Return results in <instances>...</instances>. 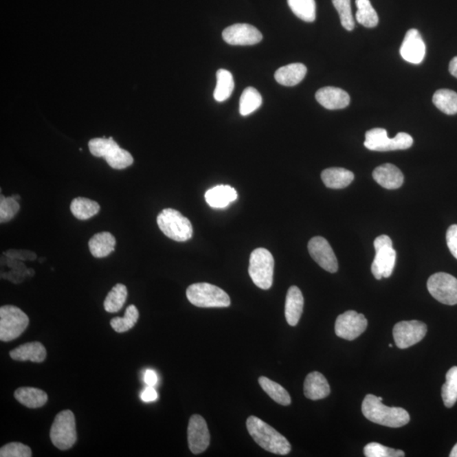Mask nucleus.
<instances>
[{
    "label": "nucleus",
    "mask_w": 457,
    "mask_h": 457,
    "mask_svg": "<svg viewBox=\"0 0 457 457\" xmlns=\"http://www.w3.org/2000/svg\"><path fill=\"white\" fill-rule=\"evenodd\" d=\"M158 397V393L153 386H148L141 394L142 400L145 402L155 401Z\"/></svg>",
    "instance_id": "c03bdc74"
},
{
    "label": "nucleus",
    "mask_w": 457,
    "mask_h": 457,
    "mask_svg": "<svg viewBox=\"0 0 457 457\" xmlns=\"http://www.w3.org/2000/svg\"><path fill=\"white\" fill-rule=\"evenodd\" d=\"M71 211L76 219L80 221H87L98 214V212L100 211V206L93 200L86 199V197H76L71 202Z\"/></svg>",
    "instance_id": "bb28decb"
},
{
    "label": "nucleus",
    "mask_w": 457,
    "mask_h": 457,
    "mask_svg": "<svg viewBox=\"0 0 457 457\" xmlns=\"http://www.w3.org/2000/svg\"><path fill=\"white\" fill-rule=\"evenodd\" d=\"M427 290L434 299L445 305L457 304V279L451 274L436 273L430 277Z\"/></svg>",
    "instance_id": "9d476101"
},
{
    "label": "nucleus",
    "mask_w": 457,
    "mask_h": 457,
    "mask_svg": "<svg viewBox=\"0 0 457 457\" xmlns=\"http://www.w3.org/2000/svg\"><path fill=\"white\" fill-rule=\"evenodd\" d=\"M116 240L109 232H100L94 235L89 241V250L95 258L107 257L115 251Z\"/></svg>",
    "instance_id": "393cba45"
},
{
    "label": "nucleus",
    "mask_w": 457,
    "mask_h": 457,
    "mask_svg": "<svg viewBox=\"0 0 457 457\" xmlns=\"http://www.w3.org/2000/svg\"><path fill=\"white\" fill-rule=\"evenodd\" d=\"M51 441L56 447L65 451L75 445L78 440L74 413L62 411L56 416L50 430Z\"/></svg>",
    "instance_id": "0eeeda50"
},
{
    "label": "nucleus",
    "mask_w": 457,
    "mask_h": 457,
    "mask_svg": "<svg viewBox=\"0 0 457 457\" xmlns=\"http://www.w3.org/2000/svg\"><path fill=\"white\" fill-rule=\"evenodd\" d=\"M144 381L148 386H155L158 383V376L155 371L148 369L145 372Z\"/></svg>",
    "instance_id": "a18cd8bd"
},
{
    "label": "nucleus",
    "mask_w": 457,
    "mask_h": 457,
    "mask_svg": "<svg viewBox=\"0 0 457 457\" xmlns=\"http://www.w3.org/2000/svg\"><path fill=\"white\" fill-rule=\"evenodd\" d=\"M433 103L446 115L457 114V93L454 91L441 89L435 91Z\"/></svg>",
    "instance_id": "c756f323"
},
{
    "label": "nucleus",
    "mask_w": 457,
    "mask_h": 457,
    "mask_svg": "<svg viewBox=\"0 0 457 457\" xmlns=\"http://www.w3.org/2000/svg\"><path fill=\"white\" fill-rule=\"evenodd\" d=\"M247 429L256 443L265 451L282 456L291 452V445L287 438L257 416L247 419Z\"/></svg>",
    "instance_id": "f03ea898"
},
{
    "label": "nucleus",
    "mask_w": 457,
    "mask_h": 457,
    "mask_svg": "<svg viewBox=\"0 0 457 457\" xmlns=\"http://www.w3.org/2000/svg\"><path fill=\"white\" fill-rule=\"evenodd\" d=\"M217 83L214 91V100L224 102L232 96L235 82L232 73L227 69H221L216 73Z\"/></svg>",
    "instance_id": "cd10ccee"
},
{
    "label": "nucleus",
    "mask_w": 457,
    "mask_h": 457,
    "mask_svg": "<svg viewBox=\"0 0 457 457\" xmlns=\"http://www.w3.org/2000/svg\"><path fill=\"white\" fill-rule=\"evenodd\" d=\"M316 100L325 109L335 111L342 109L349 105V94L339 87H325L317 91Z\"/></svg>",
    "instance_id": "f3484780"
},
{
    "label": "nucleus",
    "mask_w": 457,
    "mask_h": 457,
    "mask_svg": "<svg viewBox=\"0 0 457 457\" xmlns=\"http://www.w3.org/2000/svg\"><path fill=\"white\" fill-rule=\"evenodd\" d=\"M12 197H14V199H16V200H17V201L21 199L20 196H18V195H14V196H12Z\"/></svg>",
    "instance_id": "09e8293b"
},
{
    "label": "nucleus",
    "mask_w": 457,
    "mask_h": 457,
    "mask_svg": "<svg viewBox=\"0 0 457 457\" xmlns=\"http://www.w3.org/2000/svg\"><path fill=\"white\" fill-rule=\"evenodd\" d=\"M28 324V316L17 306L6 305L0 309V339L2 342H10L19 337Z\"/></svg>",
    "instance_id": "6e6552de"
},
{
    "label": "nucleus",
    "mask_w": 457,
    "mask_h": 457,
    "mask_svg": "<svg viewBox=\"0 0 457 457\" xmlns=\"http://www.w3.org/2000/svg\"><path fill=\"white\" fill-rule=\"evenodd\" d=\"M109 166L115 170H123L133 164V157L125 149L115 144L104 156Z\"/></svg>",
    "instance_id": "473e14b6"
},
{
    "label": "nucleus",
    "mask_w": 457,
    "mask_h": 457,
    "mask_svg": "<svg viewBox=\"0 0 457 457\" xmlns=\"http://www.w3.org/2000/svg\"><path fill=\"white\" fill-rule=\"evenodd\" d=\"M333 5L339 13L342 27L347 31H353L355 27L350 0H332Z\"/></svg>",
    "instance_id": "4c0bfd02"
},
{
    "label": "nucleus",
    "mask_w": 457,
    "mask_h": 457,
    "mask_svg": "<svg viewBox=\"0 0 457 457\" xmlns=\"http://www.w3.org/2000/svg\"><path fill=\"white\" fill-rule=\"evenodd\" d=\"M139 319V312L136 306L130 305L126 310L125 316L116 317L111 321V325L116 332L124 333L135 326Z\"/></svg>",
    "instance_id": "e433bc0d"
},
{
    "label": "nucleus",
    "mask_w": 457,
    "mask_h": 457,
    "mask_svg": "<svg viewBox=\"0 0 457 457\" xmlns=\"http://www.w3.org/2000/svg\"><path fill=\"white\" fill-rule=\"evenodd\" d=\"M222 36L228 45L235 46L254 45L263 40V35L258 29L246 23L230 25L223 31Z\"/></svg>",
    "instance_id": "ddd939ff"
},
{
    "label": "nucleus",
    "mask_w": 457,
    "mask_h": 457,
    "mask_svg": "<svg viewBox=\"0 0 457 457\" xmlns=\"http://www.w3.org/2000/svg\"><path fill=\"white\" fill-rule=\"evenodd\" d=\"M115 144L116 142L112 137L94 138L90 140L89 147L91 155L95 157L104 158V156L107 155L109 149H111Z\"/></svg>",
    "instance_id": "a19ab883"
},
{
    "label": "nucleus",
    "mask_w": 457,
    "mask_h": 457,
    "mask_svg": "<svg viewBox=\"0 0 457 457\" xmlns=\"http://www.w3.org/2000/svg\"><path fill=\"white\" fill-rule=\"evenodd\" d=\"M10 357L16 361H31L34 363H42L46 359L47 352L42 343L35 342L21 345L10 353Z\"/></svg>",
    "instance_id": "4be33fe9"
},
{
    "label": "nucleus",
    "mask_w": 457,
    "mask_h": 457,
    "mask_svg": "<svg viewBox=\"0 0 457 457\" xmlns=\"http://www.w3.org/2000/svg\"><path fill=\"white\" fill-rule=\"evenodd\" d=\"M306 74V67L304 65L294 63L278 69L274 74V78L280 85L293 87L301 82Z\"/></svg>",
    "instance_id": "5701e85b"
},
{
    "label": "nucleus",
    "mask_w": 457,
    "mask_h": 457,
    "mask_svg": "<svg viewBox=\"0 0 457 457\" xmlns=\"http://www.w3.org/2000/svg\"><path fill=\"white\" fill-rule=\"evenodd\" d=\"M157 223L164 235L179 243L192 238L193 228L188 218L173 208H166L157 217Z\"/></svg>",
    "instance_id": "20e7f679"
},
{
    "label": "nucleus",
    "mask_w": 457,
    "mask_h": 457,
    "mask_svg": "<svg viewBox=\"0 0 457 457\" xmlns=\"http://www.w3.org/2000/svg\"><path fill=\"white\" fill-rule=\"evenodd\" d=\"M426 334V324L418 320L401 321L393 328L394 342L401 349L416 345L425 337Z\"/></svg>",
    "instance_id": "9b49d317"
},
{
    "label": "nucleus",
    "mask_w": 457,
    "mask_h": 457,
    "mask_svg": "<svg viewBox=\"0 0 457 457\" xmlns=\"http://www.w3.org/2000/svg\"><path fill=\"white\" fill-rule=\"evenodd\" d=\"M449 71L453 76L457 78V56L453 58L449 62Z\"/></svg>",
    "instance_id": "49530a36"
},
{
    "label": "nucleus",
    "mask_w": 457,
    "mask_h": 457,
    "mask_svg": "<svg viewBox=\"0 0 457 457\" xmlns=\"http://www.w3.org/2000/svg\"><path fill=\"white\" fill-rule=\"evenodd\" d=\"M322 181L328 188L342 189L354 180V174L344 168H328L321 174Z\"/></svg>",
    "instance_id": "b1692460"
},
{
    "label": "nucleus",
    "mask_w": 457,
    "mask_h": 457,
    "mask_svg": "<svg viewBox=\"0 0 457 457\" xmlns=\"http://www.w3.org/2000/svg\"><path fill=\"white\" fill-rule=\"evenodd\" d=\"M357 12L356 19L365 27H375L379 23V16L369 0H356Z\"/></svg>",
    "instance_id": "f704fd0d"
},
{
    "label": "nucleus",
    "mask_w": 457,
    "mask_h": 457,
    "mask_svg": "<svg viewBox=\"0 0 457 457\" xmlns=\"http://www.w3.org/2000/svg\"><path fill=\"white\" fill-rule=\"evenodd\" d=\"M288 5L291 12L299 19L306 23H313L316 19L315 0H287Z\"/></svg>",
    "instance_id": "2f4dec72"
},
{
    "label": "nucleus",
    "mask_w": 457,
    "mask_h": 457,
    "mask_svg": "<svg viewBox=\"0 0 457 457\" xmlns=\"http://www.w3.org/2000/svg\"><path fill=\"white\" fill-rule=\"evenodd\" d=\"M392 346H393L392 344H390L389 347H390V348H391V347H392Z\"/></svg>",
    "instance_id": "8fccbe9b"
},
{
    "label": "nucleus",
    "mask_w": 457,
    "mask_h": 457,
    "mask_svg": "<svg viewBox=\"0 0 457 457\" xmlns=\"http://www.w3.org/2000/svg\"><path fill=\"white\" fill-rule=\"evenodd\" d=\"M446 243L452 254L457 259V225L449 226L446 232Z\"/></svg>",
    "instance_id": "37998d69"
},
{
    "label": "nucleus",
    "mask_w": 457,
    "mask_h": 457,
    "mask_svg": "<svg viewBox=\"0 0 457 457\" xmlns=\"http://www.w3.org/2000/svg\"><path fill=\"white\" fill-rule=\"evenodd\" d=\"M263 98L259 91L252 87H248L241 93L239 111L243 116H247L261 107Z\"/></svg>",
    "instance_id": "7c9ffc66"
},
{
    "label": "nucleus",
    "mask_w": 457,
    "mask_h": 457,
    "mask_svg": "<svg viewBox=\"0 0 457 457\" xmlns=\"http://www.w3.org/2000/svg\"><path fill=\"white\" fill-rule=\"evenodd\" d=\"M14 397L21 404L28 408L43 407L47 401V394L45 391L34 387H21L14 391Z\"/></svg>",
    "instance_id": "a878e982"
},
{
    "label": "nucleus",
    "mask_w": 457,
    "mask_h": 457,
    "mask_svg": "<svg viewBox=\"0 0 457 457\" xmlns=\"http://www.w3.org/2000/svg\"><path fill=\"white\" fill-rule=\"evenodd\" d=\"M372 178L381 186L389 190L400 188L404 182V175L396 166L392 164H385L372 172Z\"/></svg>",
    "instance_id": "a211bd4d"
},
{
    "label": "nucleus",
    "mask_w": 457,
    "mask_h": 457,
    "mask_svg": "<svg viewBox=\"0 0 457 457\" xmlns=\"http://www.w3.org/2000/svg\"><path fill=\"white\" fill-rule=\"evenodd\" d=\"M186 297L199 308H227L229 295L222 289L208 283L192 284L186 290Z\"/></svg>",
    "instance_id": "7ed1b4c3"
},
{
    "label": "nucleus",
    "mask_w": 457,
    "mask_h": 457,
    "mask_svg": "<svg viewBox=\"0 0 457 457\" xmlns=\"http://www.w3.org/2000/svg\"><path fill=\"white\" fill-rule=\"evenodd\" d=\"M364 455L367 457H403L405 452L379 443H370L365 446Z\"/></svg>",
    "instance_id": "58836bf2"
},
{
    "label": "nucleus",
    "mask_w": 457,
    "mask_h": 457,
    "mask_svg": "<svg viewBox=\"0 0 457 457\" xmlns=\"http://www.w3.org/2000/svg\"><path fill=\"white\" fill-rule=\"evenodd\" d=\"M274 259L265 248H257L250 256L249 272L254 283L262 290L271 288L274 280Z\"/></svg>",
    "instance_id": "39448f33"
},
{
    "label": "nucleus",
    "mask_w": 457,
    "mask_h": 457,
    "mask_svg": "<svg viewBox=\"0 0 457 457\" xmlns=\"http://www.w3.org/2000/svg\"><path fill=\"white\" fill-rule=\"evenodd\" d=\"M413 138L405 133H400L394 138H390L387 131L383 128H374L365 135V148L371 151L389 152L405 150L412 147Z\"/></svg>",
    "instance_id": "423d86ee"
},
{
    "label": "nucleus",
    "mask_w": 457,
    "mask_h": 457,
    "mask_svg": "<svg viewBox=\"0 0 457 457\" xmlns=\"http://www.w3.org/2000/svg\"><path fill=\"white\" fill-rule=\"evenodd\" d=\"M367 326L368 320L364 314L350 310L338 316L335 331L338 337L353 341L363 334Z\"/></svg>",
    "instance_id": "f8f14e48"
},
{
    "label": "nucleus",
    "mask_w": 457,
    "mask_h": 457,
    "mask_svg": "<svg viewBox=\"0 0 457 457\" xmlns=\"http://www.w3.org/2000/svg\"><path fill=\"white\" fill-rule=\"evenodd\" d=\"M331 394V387L326 378L320 372H310L304 382V394L310 400L326 398Z\"/></svg>",
    "instance_id": "aec40b11"
},
{
    "label": "nucleus",
    "mask_w": 457,
    "mask_h": 457,
    "mask_svg": "<svg viewBox=\"0 0 457 457\" xmlns=\"http://www.w3.org/2000/svg\"><path fill=\"white\" fill-rule=\"evenodd\" d=\"M259 385L266 394L278 404L289 405L291 403V399L288 391L279 383L272 381L271 379L262 376L258 379Z\"/></svg>",
    "instance_id": "c85d7f7f"
},
{
    "label": "nucleus",
    "mask_w": 457,
    "mask_h": 457,
    "mask_svg": "<svg viewBox=\"0 0 457 457\" xmlns=\"http://www.w3.org/2000/svg\"><path fill=\"white\" fill-rule=\"evenodd\" d=\"M237 192L232 186L219 185L205 193L206 202L211 208H225L237 199Z\"/></svg>",
    "instance_id": "412c9836"
},
{
    "label": "nucleus",
    "mask_w": 457,
    "mask_h": 457,
    "mask_svg": "<svg viewBox=\"0 0 457 457\" xmlns=\"http://www.w3.org/2000/svg\"><path fill=\"white\" fill-rule=\"evenodd\" d=\"M32 456L31 448L18 442L7 444L0 449L1 457H31Z\"/></svg>",
    "instance_id": "79ce46f5"
},
{
    "label": "nucleus",
    "mask_w": 457,
    "mask_h": 457,
    "mask_svg": "<svg viewBox=\"0 0 457 457\" xmlns=\"http://www.w3.org/2000/svg\"><path fill=\"white\" fill-rule=\"evenodd\" d=\"M20 210V204L14 197H5L1 195L0 200V222L6 223L16 216Z\"/></svg>",
    "instance_id": "ea45409f"
},
{
    "label": "nucleus",
    "mask_w": 457,
    "mask_h": 457,
    "mask_svg": "<svg viewBox=\"0 0 457 457\" xmlns=\"http://www.w3.org/2000/svg\"><path fill=\"white\" fill-rule=\"evenodd\" d=\"M445 379L442 386L441 396L445 407L451 408L457 401V367L449 369Z\"/></svg>",
    "instance_id": "c9c22d12"
},
{
    "label": "nucleus",
    "mask_w": 457,
    "mask_h": 457,
    "mask_svg": "<svg viewBox=\"0 0 457 457\" xmlns=\"http://www.w3.org/2000/svg\"><path fill=\"white\" fill-rule=\"evenodd\" d=\"M383 398L369 394L365 397L361 412L365 418L375 423L390 427H401L410 421V416L401 408H390L382 403Z\"/></svg>",
    "instance_id": "f257e3e1"
},
{
    "label": "nucleus",
    "mask_w": 457,
    "mask_h": 457,
    "mask_svg": "<svg viewBox=\"0 0 457 457\" xmlns=\"http://www.w3.org/2000/svg\"><path fill=\"white\" fill-rule=\"evenodd\" d=\"M401 56L409 63H421L426 54V45L420 32L410 29L405 34L400 49Z\"/></svg>",
    "instance_id": "dca6fc26"
},
{
    "label": "nucleus",
    "mask_w": 457,
    "mask_h": 457,
    "mask_svg": "<svg viewBox=\"0 0 457 457\" xmlns=\"http://www.w3.org/2000/svg\"><path fill=\"white\" fill-rule=\"evenodd\" d=\"M189 448L193 454L205 452L210 443V434L205 419L200 415H192L188 430Z\"/></svg>",
    "instance_id": "2eb2a0df"
},
{
    "label": "nucleus",
    "mask_w": 457,
    "mask_h": 457,
    "mask_svg": "<svg viewBox=\"0 0 457 457\" xmlns=\"http://www.w3.org/2000/svg\"><path fill=\"white\" fill-rule=\"evenodd\" d=\"M127 298V288L125 285L117 284L109 292L104 306L106 312L117 313L123 308Z\"/></svg>",
    "instance_id": "72a5a7b5"
},
{
    "label": "nucleus",
    "mask_w": 457,
    "mask_h": 457,
    "mask_svg": "<svg viewBox=\"0 0 457 457\" xmlns=\"http://www.w3.org/2000/svg\"><path fill=\"white\" fill-rule=\"evenodd\" d=\"M304 298L301 290L298 287L289 288L285 306V315L289 325L296 326L298 325L303 312Z\"/></svg>",
    "instance_id": "6ab92c4d"
},
{
    "label": "nucleus",
    "mask_w": 457,
    "mask_h": 457,
    "mask_svg": "<svg viewBox=\"0 0 457 457\" xmlns=\"http://www.w3.org/2000/svg\"><path fill=\"white\" fill-rule=\"evenodd\" d=\"M375 258L371 270L377 280L389 278L393 273L397 260V252L393 249V243L390 236L382 235L375 239Z\"/></svg>",
    "instance_id": "1a4fd4ad"
},
{
    "label": "nucleus",
    "mask_w": 457,
    "mask_h": 457,
    "mask_svg": "<svg viewBox=\"0 0 457 457\" xmlns=\"http://www.w3.org/2000/svg\"><path fill=\"white\" fill-rule=\"evenodd\" d=\"M449 456H451V457H457V443L454 446V447H453L452 451L451 452V454H449Z\"/></svg>",
    "instance_id": "de8ad7c7"
},
{
    "label": "nucleus",
    "mask_w": 457,
    "mask_h": 457,
    "mask_svg": "<svg viewBox=\"0 0 457 457\" xmlns=\"http://www.w3.org/2000/svg\"><path fill=\"white\" fill-rule=\"evenodd\" d=\"M311 257L321 268L330 273L338 271V261L330 243L324 237L315 236L309 243Z\"/></svg>",
    "instance_id": "4468645a"
}]
</instances>
